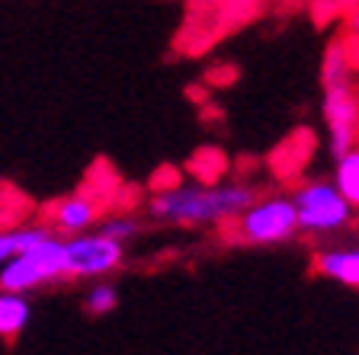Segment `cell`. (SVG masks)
Here are the masks:
<instances>
[{
	"label": "cell",
	"mask_w": 359,
	"mask_h": 355,
	"mask_svg": "<svg viewBox=\"0 0 359 355\" xmlns=\"http://www.w3.org/2000/svg\"><path fill=\"white\" fill-rule=\"evenodd\" d=\"M126 263V244H116L109 237L87 230L77 237H65V272L67 279L97 281L119 272Z\"/></svg>",
	"instance_id": "cell-6"
},
{
	"label": "cell",
	"mask_w": 359,
	"mask_h": 355,
	"mask_svg": "<svg viewBox=\"0 0 359 355\" xmlns=\"http://www.w3.org/2000/svg\"><path fill=\"white\" fill-rule=\"evenodd\" d=\"M324 83V122H327V148L330 154L344 157L359 144V97L350 81V61L340 42L327 45L321 64Z\"/></svg>",
	"instance_id": "cell-2"
},
{
	"label": "cell",
	"mask_w": 359,
	"mask_h": 355,
	"mask_svg": "<svg viewBox=\"0 0 359 355\" xmlns=\"http://www.w3.org/2000/svg\"><path fill=\"white\" fill-rule=\"evenodd\" d=\"M10 256H16V253H13V246H10L7 230H0V266H4V263H7Z\"/></svg>",
	"instance_id": "cell-14"
},
{
	"label": "cell",
	"mask_w": 359,
	"mask_h": 355,
	"mask_svg": "<svg viewBox=\"0 0 359 355\" xmlns=\"http://www.w3.org/2000/svg\"><path fill=\"white\" fill-rule=\"evenodd\" d=\"M116 307H119V288H116L112 281L97 279L83 291V311H87L90 317H106V314H112Z\"/></svg>",
	"instance_id": "cell-11"
},
{
	"label": "cell",
	"mask_w": 359,
	"mask_h": 355,
	"mask_svg": "<svg viewBox=\"0 0 359 355\" xmlns=\"http://www.w3.org/2000/svg\"><path fill=\"white\" fill-rule=\"evenodd\" d=\"M330 183L337 186V193L346 199V205L353 211H359V144L353 151H346L344 157H337L334 163V179Z\"/></svg>",
	"instance_id": "cell-10"
},
{
	"label": "cell",
	"mask_w": 359,
	"mask_h": 355,
	"mask_svg": "<svg viewBox=\"0 0 359 355\" xmlns=\"http://www.w3.org/2000/svg\"><path fill=\"white\" fill-rule=\"evenodd\" d=\"M299 237L295 205L289 195H257L234 218V240L247 246H279Z\"/></svg>",
	"instance_id": "cell-3"
},
{
	"label": "cell",
	"mask_w": 359,
	"mask_h": 355,
	"mask_svg": "<svg viewBox=\"0 0 359 355\" xmlns=\"http://www.w3.org/2000/svg\"><path fill=\"white\" fill-rule=\"evenodd\" d=\"M100 221V202L90 193H71L52 205V228L58 237H77L93 230Z\"/></svg>",
	"instance_id": "cell-7"
},
{
	"label": "cell",
	"mask_w": 359,
	"mask_h": 355,
	"mask_svg": "<svg viewBox=\"0 0 359 355\" xmlns=\"http://www.w3.org/2000/svg\"><path fill=\"white\" fill-rule=\"evenodd\" d=\"M295 205V221H299V234L308 237H330L340 234L353 224V211L346 199L337 193V186L330 179H308L295 193L289 195Z\"/></svg>",
	"instance_id": "cell-4"
},
{
	"label": "cell",
	"mask_w": 359,
	"mask_h": 355,
	"mask_svg": "<svg viewBox=\"0 0 359 355\" xmlns=\"http://www.w3.org/2000/svg\"><path fill=\"white\" fill-rule=\"evenodd\" d=\"M55 281H67L65 272V237H48L45 244L32 246L26 253L10 256L0 266V291H20L29 295L36 288L55 285Z\"/></svg>",
	"instance_id": "cell-5"
},
{
	"label": "cell",
	"mask_w": 359,
	"mask_h": 355,
	"mask_svg": "<svg viewBox=\"0 0 359 355\" xmlns=\"http://www.w3.org/2000/svg\"><path fill=\"white\" fill-rule=\"evenodd\" d=\"M32 320V301L20 291H0V340H16Z\"/></svg>",
	"instance_id": "cell-9"
},
{
	"label": "cell",
	"mask_w": 359,
	"mask_h": 355,
	"mask_svg": "<svg viewBox=\"0 0 359 355\" xmlns=\"http://www.w3.org/2000/svg\"><path fill=\"white\" fill-rule=\"evenodd\" d=\"M314 272L324 279L359 288V246H330V250L314 253Z\"/></svg>",
	"instance_id": "cell-8"
},
{
	"label": "cell",
	"mask_w": 359,
	"mask_h": 355,
	"mask_svg": "<svg viewBox=\"0 0 359 355\" xmlns=\"http://www.w3.org/2000/svg\"><path fill=\"white\" fill-rule=\"evenodd\" d=\"M97 234L109 237L116 244H128V240H135L142 234V221L135 215H109L103 221H97Z\"/></svg>",
	"instance_id": "cell-13"
},
{
	"label": "cell",
	"mask_w": 359,
	"mask_h": 355,
	"mask_svg": "<svg viewBox=\"0 0 359 355\" xmlns=\"http://www.w3.org/2000/svg\"><path fill=\"white\" fill-rule=\"evenodd\" d=\"M350 29H353V36H359V7L350 13Z\"/></svg>",
	"instance_id": "cell-15"
},
{
	"label": "cell",
	"mask_w": 359,
	"mask_h": 355,
	"mask_svg": "<svg viewBox=\"0 0 359 355\" xmlns=\"http://www.w3.org/2000/svg\"><path fill=\"white\" fill-rule=\"evenodd\" d=\"M254 199L257 189L247 183H173L151 195L148 215L167 228H212L234 221Z\"/></svg>",
	"instance_id": "cell-1"
},
{
	"label": "cell",
	"mask_w": 359,
	"mask_h": 355,
	"mask_svg": "<svg viewBox=\"0 0 359 355\" xmlns=\"http://www.w3.org/2000/svg\"><path fill=\"white\" fill-rule=\"evenodd\" d=\"M10 237V246H13V253H26L32 250V246L45 244L48 237H55V228L45 221H29V224H16V228L7 230Z\"/></svg>",
	"instance_id": "cell-12"
}]
</instances>
